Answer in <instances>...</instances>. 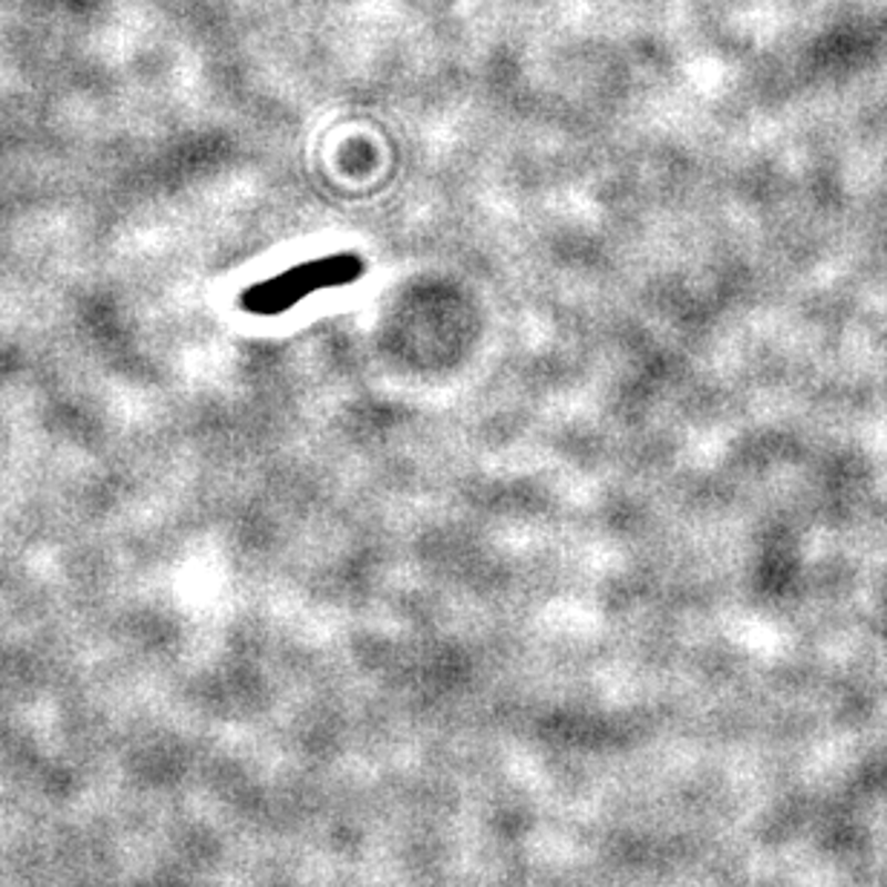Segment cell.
Segmentation results:
<instances>
[{
	"label": "cell",
	"mask_w": 887,
	"mask_h": 887,
	"mask_svg": "<svg viewBox=\"0 0 887 887\" xmlns=\"http://www.w3.org/2000/svg\"><path fill=\"white\" fill-rule=\"evenodd\" d=\"M363 275V260L358 254H334L323 260L303 262V266L282 271L266 282H257L248 291H243L239 306L251 314H282L300 300L320 289H334V286H349Z\"/></svg>",
	"instance_id": "1"
}]
</instances>
